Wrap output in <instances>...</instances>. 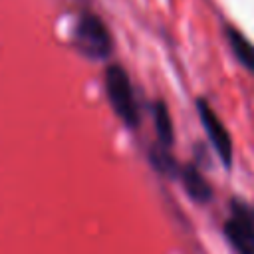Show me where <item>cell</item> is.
Masks as SVG:
<instances>
[{
  "label": "cell",
  "mask_w": 254,
  "mask_h": 254,
  "mask_svg": "<svg viewBox=\"0 0 254 254\" xmlns=\"http://www.w3.org/2000/svg\"><path fill=\"white\" fill-rule=\"evenodd\" d=\"M105 89H107L109 101H111L113 111L117 113V117L127 127H137V123H139L137 103H135V97H133L129 75L121 65L113 64L105 69Z\"/></svg>",
  "instance_id": "obj_1"
},
{
  "label": "cell",
  "mask_w": 254,
  "mask_h": 254,
  "mask_svg": "<svg viewBox=\"0 0 254 254\" xmlns=\"http://www.w3.org/2000/svg\"><path fill=\"white\" fill-rule=\"evenodd\" d=\"M75 46L91 60H103L111 54V36L99 16L91 12L79 16L75 24Z\"/></svg>",
  "instance_id": "obj_2"
},
{
  "label": "cell",
  "mask_w": 254,
  "mask_h": 254,
  "mask_svg": "<svg viewBox=\"0 0 254 254\" xmlns=\"http://www.w3.org/2000/svg\"><path fill=\"white\" fill-rule=\"evenodd\" d=\"M196 109H198L200 123L204 127V131H206V135H208V139H210L218 159L228 169L232 165V139H230V133L226 131V127L220 121V117L214 113V109L204 99L196 101Z\"/></svg>",
  "instance_id": "obj_3"
},
{
  "label": "cell",
  "mask_w": 254,
  "mask_h": 254,
  "mask_svg": "<svg viewBox=\"0 0 254 254\" xmlns=\"http://www.w3.org/2000/svg\"><path fill=\"white\" fill-rule=\"evenodd\" d=\"M224 234L238 254H254V226L232 214L224 222Z\"/></svg>",
  "instance_id": "obj_4"
},
{
  "label": "cell",
  "mask_w": 254,
  "mask_h": 254,
  "mask_svg": "<svg viewBox=\"0 0 254 254\" xmlns=\"http://www.w3.org/2000/svg\"><path fill=\"white\" fill-rule=\"evenodd\" d=\"M181 181H183V187L187 190V194L198 202V204H204L212 198V187L210 183L202 177V173L194 167V165H185L181 167Z\"/></svg>",
  "instance_id": "obj_5"
},
{
  "label": "cell",
  "mask_w": 254,
  "mask_h": 254,
  "mask_svg": "<svg viewBox=\"0 0 254 254\" xmlns=\"http://www.w3.org/2000/svg\"><path fill=\"white\" fill-rule=\"evenodd\" d=\"M226 38H228L230 50L236 56V60L254 75V44L232 26L226 28Z\"/></svg>",
  "instance_id": "obj_6"
},
{
  "label": "cell",
  "mask_w": 254,
  "mask_h": 254,
  "mask_svg": "<svg viewBox=\"0 0 254 254\" xmlns=\"http://www.w3.org/2000/svg\"><path fill=\"white\" fill-rule=\"evenodd\" d=\"M155 127H157L159 141L165 147H171V143H173V121H171L169 109L161 101L155 103Z\"/></svg>",
  "instance_id": "obj_7"
},
{
  "label": "cell",
  "mask_w": 254,
  "mask_h": 254,
  "mask_svg": "<svg viewBox=\"0 0 254 254\" xmlns=\"http://www.w3.org/2000/svg\"><path fill=\"white\" fill-rule=\"evenodd\" d=\"M232 214L244 218L246 222H250L254 226V208L250 204H246L242 200H232Z\"/></svg>",
  "instance_id": "obj_8"
}]
</instances>
